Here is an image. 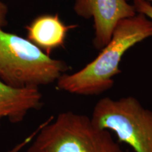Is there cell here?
<instances>
[{"label":"cell","instance_id":"cell-3","mask_svg":"<svg viewBox=\"0 0 152 152\" xmlns=\"http://www.w3.org/2000/svg\"><path fill=\"white\" fill-rule=\"evenodd\" d=\"M68 69L28 39L0 28V79L14 87H38L57 81Z\"/></svg>","mask_w":152,"mask_h":152},{"label":"cell","instance_id":"cell-5","mask_svg":"<svg viewBox=\"0 0 152 152\" xmlns=\"http://www.w3.org/2000/svg\"><path fill=\"white\" fill-rule=\"evenodd\" d=\"M74 11L80 17L94 20L95 48L101 50L111 40L117 24L137 14L127 0H74Z\"/></svg>","mask_w":152,"mask_h":152},{"label":"cell","instance_id":"cell-4","mask_svg":"<svg viewBox=\"0 0 152 152\" xmlns=\"http://www.w3.org/2000/svg\"><path fill=\"white\" fill-rule=\"evenodd\" d=\"M91 118L100 128L115 132L119 141L129 144L134 152H152V111L134 96L102 98Z\"/></svg>","mask_w":152,"mask_h":152},{"label":"cell","instance_id":"cell-10","mask_svg":"<svg viewBox=\"0 0 152 152\" xmlns=\"http://www.w3.org/2000/svg\"><path fill=\"white\" fill-rule=\"evenodd\" d=\"M39 128L37 129V130H36L35 132L33 133V134H30L29 137H28L27 138L25 139V140H23L22 142H20V143H18V144H16V145L14 147H13L12 149H10V150H9V151H7V152H19V151H20V150L23 149V148L24 147H26V145H28V144H29L30 142L33 140V138L35 137V134H37V131L39 130Z\"/></svg>","mask_w":152,"mask_h":152},{"label":"cell","instance_id":"cell-11","mask_svg":"<svg viewBox=\"0 0 152 152\" xmlns=\"http://www.w3.org/2000/svg\"><path fill=\"white\" fill-rule=\"evenodd\" d=\"M145 1H152V0H145Z\"/></svg>","mask_w":152,"mask_h":152},{"label":"cell","instance_id":"cell-1","mask_svg":"<svg viewBox=\"0 0 152 152\" xmlns=\"http://www.w3.org/2000/svg\"><path fill=\"white\" fill-rule=\"evenodd\" d=\"M149 37H152V20L147 16L138 13L123 19L96 58L75 73L63 74L56 81L57 88L84 96L106 92L113 87V77L121 73L119 65L125 53Z\"/></svg>","mask_w":152,"mask_h":152},{"label":"cell","instance_id":"cell-9","mask_svg":"<svg viewBox=\"0 0 152 152\" xmlns=\"http://www.w3.org/2000/svg\"><path fill=\"white\" fill-rule=\"evenodd\" d=\"M9 9L7 5L0 0V28L5 27L8 23Z\"/></svg>","mask_w":152,"mask_h":152},{"label":"cell","instance_id":"cell-2","mask_svg":"<svg viewBox=\"0 0 152 152\" xmlns=\"http://www.w3.org/2000/svg\"><path fill=\"white\" fill-rule=\"evenodd\" d=\"M27 152H124L91 117L61 112L39 126Z\"/></svg>","mask_w":152,"mask_h":152},{"label":"cell","instance_id":"cell-8","mask_svg":"<svg viewBox=\"0 0 152 152\" xmlns=\"http://www.w3.org/2000/svg\"><path fill=\"white\" fill-rule=\"evenodd\" d=\"M134 9L137 13L144 14L152 20V5L145 0H134Z\"/></svg>","mask_w":152,"mask_h":152},{"label":"cell","instance_id":"cell-6","mask_svg":"<svg viewBox=\"0 0 152 152\" xmlns=\"http://www.w3.org/2000/svg\"><path fill=\"white\" fill-rule=\"evenodd\" d=\"M42 99L38 87H14L0 79V125L4 118L22 121L30 111L40 108Z\"/></svg>","mask_w":152,"mask_h":152},{"label":"cell","instance_id":"cell-7","mask_svg":"<svg viewBox=\"0 0 152 152\" xmlns=\"http://www.w3.org/2000/svg\"><path fill=\"white\" fill-rule=\"evenodd\" d=\"M76 26H66L58 14H44L36 17L26 26L27 39L42 51L50 55L63 47L68 32Z\"/></svg>","mask_w":152,"mask_h":152}]
</instances>
